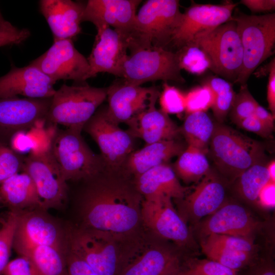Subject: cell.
Masks as SVG:
<instances>
[{
  "instance_id": "cell-1",
  "label": "cell",
  "mask_w": 275,
  "mask_h": 275,
  "mask_svg": "<svg viewBox=\"0 0 275 275\" xmlns=\"http://www.w3.org/2000/svg\"><path fill=\"white\" fill-rule=\"evenodd\" d=\"M79 196L84 227L108 233L116 239L133 233L141 219L143 197L133 178L123 170L105 168L84 180Z\"/></svg>"
},
{
  "instance_id": "cell-2",
  "label": "cell",
  "mask_w": 275,
  "mask_h": 275,
  "mask_svg": "<svg viewBox=\"0 0 275 275\" xmlns=\"http://www.w3.org/2000/svg\"><path fill=\"white\" fill-rule=\"evenodd\" d=\"M208 153L221 175L232 183L249 168L264 161L265 156L260 143L218 122L214 123Z\"/></svg>"
},
{
  "instance_id": "cell-3",
  "label": "cell",
  "mask_w": 275,
  "mask_h": 275,
  "mask_svg": "<svg viewBox=\"0 0 275 275\" xmlns=\"http://www.w3.org/2000/svg\"><path fill=\"white\" fill-rule=\"evenodd\" d=\"M107 97V88L63 85L52 97L46 124L81 131Z\"/></svg>"
},
{
  "instance_id": "cell-4",
  "label": "cell",
  "mask_w": 275,
  "mask_h": 275,
  "mask_svg": "<svg viewBox=\"0 0 275 275\" xmlns=\"http://www.w3.org/2000/svg\"><path fill=\"white\" fill-rule=\"evenodd\" d=\"M243 49L240 73L235 82L246 84L255 70L274 53L275 44V13L248 15L242 13L232 15Z\"/></svg>"
},
{
  "instance_id": "cell-5",
  "label": "cell",
  "mask_w": 275,
  "mask_h": 275,
  "mask_svg": "<svg viewBox=\"0 0 275 275\" xmlns=\"http://www.w3.org/2000/svg\"><path fill=\"white\" fill-rule=\"evenodd\" d=\"M81 132L73 129L58 128L52 140L50 152L66 182L87 180L105 168L101 155L90 148Z\"/></svg>"
},
{
  "instance_id": "cell-6",
  "label": "cell",
  "mask_w": 275,
  "mask_h": 275,
  "mask_svg": "<svg viewBox=\"0 0 275 275\" xmlns=\"http://www.w3.org/2000/svg\"><path fill=\"white\" fill-rule=\"evenodd\" d=\"M182 17L179 1H147L136 13L128 48L144 45L166 48Z\"/></svg>"
},
{
  "instance_id": "cell-7",
  "label": "cell",
  "mask_w": 275,
  "mask_h": 275,
  "mask_svg": "<svg viewBox=\"0 0 275 275\" xmlns=\"http://www.w3.org/2000/svg\"><path fill=\"white\" fill-rule=\"evenodd\" d=\"M123 66L124 80L134 86L161 80L183 82L175 55L173 51L153 45L133 46Z\"/></svg>"
},
{
  "instance_id": "cell-8",
  "label": "cell",
  "mask_w": 275,
  "mask_h": 275,
  "mask_svg": "<svg viewBox=\"0 0 275 275\" xmlns=\"http://www.w3.org/2000/svg\"><path fill=\"white\" fill-rule=\"evenodd\" d=\"M191 42L198 44L207 54L211 70L225 80L235 83L241 70L243 49L235 21L230 19L201 34Z\"/></svg>"
},
{
  "instance_id": "cell-9",
  "label": "cell",
  "mask_w": 275,
  "mask_h": 275,
  "mask_svg": "<svg viewBox=\"0 0 275 275\" xmlns=\"http://www.w3.org/2000/svg\"><path fill=\"white\" fill-rule=\"evenodd\" d=\"M117 240L108 233L84 227L68 232V249L98 275H118L122 253Z\"/></svg>"
},
{
  "instance_id": "cell-10",
  "label": "cell",
  "mask_w": 275,
  "mask_h": 275,
  "mask_svg": "<svg viewBox=\"0 0 275 275\" xmlns=\"http://www.w3.org/2000/svg\"><path fill=\"white\" fill-rule=\"evenodd\" d=\"M83 130L98 145L105 169L123 170L127 158L135 150V138L108 117L106 105L98 108Z\"/></svg>"
},
{
  "instance_id": "cell-11",
  "label": "cell",
  "mask_w": 275,
  "mask_h": 275,
  "mask_svg": "<svg viewBox=\"0 0 275 275\" xmlns=\"http://www.w3.org/2000/svg\"><path fill=\"white\" fill-rule=\"evenodd\" d=\"M39 246L53 247L66 253L68 232L42 208L18 212L13 248L21 255Z\"/></svg>"
},
{
  "instance_id": "cell-12",
  "label": "cell",
  "mask_w": 275,
  "mask_h": 275,
  "mask_svg": "<svg viewBox=\"0 0 275 275\" xmlns=\"http://www.w3.org/2000/svg\"><path fill=\"white\" fill-rule=\"evenodd\" d=\"M141 219L151 231L161 239L179 246L193 245V238L186 222L174 208L172 199L163 196L144 198Z\"/></svg>"
},
{
  "instance_id": "cell-13",
  "label": "cell",
  "mask_w": 275,
  "mask_h": 275,
  "mask_svg": "<svg viewBox=\"0 0 275 275\" xmlns=\"http://www.w3.org/2000/svg\"><path fill=\"white\" fill-rule=\"evenodd\" d=\"M30 64L55 82L60 80H72L82 84L89 79L90 68L88 61L75 48L71 39L54 41L47 51Z\"/></svg>"
},
{
  "instance_id": "cell-14",
  "label": "cell",
  "mask_w": 275,
  "mask_h": 275,
  "mask_svg": "<svg viewBox=\"0 0 275 275\" xmlns=\"http://www.w3.org/2000/svg\"><path fill=\"white\" fill-rule=\"evenodd\" d=\"M22 171L33 180L44 210L63 206L67 199V184L63 180L50 150L40 155L30 153L24 157Z\"/></svg>"
},
{
  "instance_id": "cell-15",
  "label": "cell",
  "mask_w": 275,
  "mask_h": 275,
  "mask_svg": "<svg viewBox=\"0 0 275 275\" xmlns=\"http://www.w3.org/2000/svg\"><path fill=\"white\" fill-rule=\"evenodd\" d=\"M52 97L0 98V142L9 146L12 136L27 131L37 122L45 120Z\"/></svg>"
},
{
  "instance_id": "cell-16",
  "label": "cell",
  "mask_w": 275,
  "mask_h": 275,
  "mask_svg": "<svg viewBox=\"0 0 275 275\" xmlns=\"http://www.w3.org/2000/svg\"><path fill=\"white\" fill-rule=\"evenodd\" d=\"M238 4L227 1L221 5L193 3L183 13L180 24L170 44L178 49L196 38L229 21Z\"/></svg>"
},
{
  "instance_id": "cell-17",
  "label": "cell",
  "mask_w": 275,
  "mask_h": 275,
  "mask_svg": "<svg viewBox=\"0 0 275 275\" xmlns=\"http://www.w3.org/2000/svg\"><path fill=\"white\" fill-rule=\"evenodd\" d=\"M178 255L161 244H146L122 253L118 275H176L182 270Z\"/></svg>"
},
{
  "instance_id": "cell-18",
  "label": "cell",
  "mask_w": 275,
  "mask_h": 275,
  "mask_svg": "<svg viewBox=\"0 0 275 275\" xmlns=\"http://www.w3.org/2000/svg\"><path fill=\"white\" fill-rule=\"evenodd\" d=\"M129 38L110 27L97 30L91 52L87 59L89 78L101 72L122 77L123 64L128 56Z\"/></svg>"
},
{
  "instance_id": "cell-19",
  "label": "cell",
  "mask_w": 275,
  "mask_h": 275,
  "mask_svg": "<svg viewBox=\"0 0 275 275\" xmlns=\"http://www.w3.org/2000/svg\"><path fill=\"white\" fill-rule=\"evenodd\" d=\"M225 179L215 171L209 172L198 182L194 189L178 200L185 221L198 224L203 217L216 211L225 202Z\"/></svg>"
},
{
  "instance_id": "cell-20",
  "label": "cell",
  "mask_w": 275,
  "mask_h": 275,
  "mask_svg": "<svg viewBox=\"0 0 275 275\" xmlns=\"http://www.w3.org/2000/svg\"><path fill=\"white\" fill-rule=\"evenodd\" d=\"M141 2L140 0H89L86 3L81 22H92L96 30L112 26L130 38L134 30L136 10Z\"/></svg>"
},
{
  "instance_id": "cell-21",
  "label": "cell",
  "mask_w": 275,
  "mask_h": 275,
  "mask_svg": "<svg viewBox=\"0 0 275 275\" xmlns=\"http://www.w3.org/2000/svg\"><path fill=\"white\" fill-rule=\"evenodd\" d=\"M199 232L204 238L213 234H224L252 238L260 224L242 205L224 203L214 213L198 224Z\"/></svg>"
},
{
  "instance_id": "cell-22",
  "label": "cell",
  "mask_w": 275,
  "mask_h": 275,
  "mask_svg": "<svg viewBox=\"0 0 275 275\" xmlns=\"http://www.w3.org/2000/svg\"><path fill=\"white\" fill-rule=\"evenodd\" d=\"M160 93L157 88L151 95L147 107L126 123L127 131L134 138L142 139L146 144L177 139L180 134V127L169 115L156 108Z\"/></svg>"
},
{
  "instance_id": "cell-23",
  "label": "cell",
  "mask_w": 275,
  "mask_h": 275,
  "mask_svg": "<svg viewBox=\"0 0 275 275\" xmlns=\"http://www.w3.org/2000/svg\"><path fill=\"white\" fill-rule=\"evenodd\" d=\"M56 82L31 64L23 67L12 65L10 70L0 77V98L22 95L27 98L52 97Z\"/></svg>"
},
{
  "instance_id": "cell-24",
  "label": "cell",
  "mask_w": 275,
  "mask_h": 275,
  "mask_svg": "<svg viewBox=\"0 0 275 275\" xmlns=\"http://www.w3.org/2000/svg\"><path fill=\"white\" fill-rule=\"evenodd\" d=\"M157 89L154 86L132 85L124 80L114 83L107 88L108 117L118 125L126 123L147 107L151 95Z\"/></svg>"
},
{
  "instance_id": "cell-25",
  "label": "cell",
  "mask_w": 275,
  "mask_h": 275,
  "mask_svg": "<svg viewBox=\"0 0 275 275\" xmlns=\"http://www.w3.org/2000/svg\"><path fill=\"white\" fill-rule=\"evenodd\" d=\"M86 3L71 0H41L40 11L53 34L54 41L71 39L81 32Z\"/></svg>"
},
{
  "instance_id": "cell-26",
  "label": "cell",
  "mask_w": 275,
  "mask_h": 275,
  "mask_svg": "<svg viewBox=\"0 0 275 275\" xmlns=\"http://www.w3.org/2000/svg\"><path fill=\"white\" fill-rule=\"evenodd\" d=\"M185 148L177 139L146 144L129 155L123 170L133 178L136 177L153 168L168 164L170 159L178 156Z\"/></svg>"
},
{
  "instance_id": "cell-27",
  "label": "cell",
  "mask_w": 275,
  "mask_h": 275,
  "mask_svg": "<svg viewBox=\"0 0 275 275\" xmlns=\"http://www.w3.org/2000/svg\"><path fill=\"white\" fill-rule=\"evenodd\" d=\"M135 187L144 198L163 196L180 200L188 188L180 183L173 168L161 164L133 178Z\"/></svg>"
},
{
  "instance_id": "cell-28",
  "label": "cell",
  "mask_w": 275,
  "mask_h": 275,
  "mask_svg": "<svg viewBox=\"0 0 275 275\" xmlns=\"http://www.w3.org/2000/svg\"><path fill=\"white\" fill-rule=\"evenodd\" d=\"M0 203L10 211L17 212L43 209L33 180L24 172L12 176L0 184Z\"/></svg>"
},
{
  "instance_id": "cell-29",
  "label": "cell",
  "mask_w": 275,
  "mask_h": 275,
  "mask_svg": "<svg viewBox=\"0 0 275 275\" xmlns=\"http://www.w3.org/2000/svg\"><path fill=\"white\" fill-rule=\"evenodd\" d=\"M214 128V123L206 112H197L187 115L180 127V132L187 146L197 148L206 154L208 153Z\"/></svg>"
},
{
  "instance_id": "cell-30",
  "label": "cell",
  "mask_w": 275,
  "mask_h": 275,
  "mask_svg": "<svg viewBox=\"0 0 275 275\" xmlns=\"http://www.w3.org/2000/svg\"><path fill=\"white\" fill-rule=\"evenodd\" d=\"M172 168L177 177L187 184L198 183L211 170L206 154L189 146L178 156Z\"/></svg>"
},
{
  "instance_id": "cell-31",
  "label": "cell",
  "mask_w": 275,
  "mask_h": 275,
  "mask_svg": "<svg viewBox=\"0 0 275 275\" xmlns=\"http://www.w3.org/2000/svg\"><path fill=\"white\" fill-rule=\"evenodd\" d=\"M66 253L53 247L39 246L20 256L28 257L41 275H69Z\"/></svg>"
},
{
  "instance_id": "cell-32",
  "label": "cell",
  "mask_w": 275,
  "mask_h": 275,
  "mask_svg": "<svg viewBox=\"0 0 275 275\" xmlns=\"http://www.w3.org/2000/svg\"><path fill=\"white\" fill-rule=\"evenodd\" d=\"M266 165L264 162L254 164L233 182L237 195L248 203H257L261 189L270 181Z\"/></svg>"
},
{
  "instance_id": "cell-33",
  "label": "cell",
  "mask_w": 275,
  "mask_h": 275,
  "mask_svg": "<svg viewBox=\"0 0 275 275\" xmlns=\"http://www.w3.org/2000/svg\"><path fill=\"white\" fill-rule=\"evenodd\" d=\"M212 90L214 101L211 107L217 122L223 123L232 107L236 93L231 82L218 77H212L206 82Z\"/></svg>"
},
{
  "instance_id": "cell-34",
  "label": "cell",
  "mask_w": 275,
  "mask_h": 275,
  "mask_svg": "<svg viewBox=\"0 0 275 275\" xmlns=\"http://www.w3.org/2000/svg\"><path fill=\"white\" fill-rule=\"evenodd\" d=\"M178 66L190 73L201 75L210 69V60L205 51L195 43H189L175 52Z\"/></svg>"
},
{
  "instance_id": "cell-35",
  "label": "cell",
  "mask_w": 275,
  "mask_h": 275,
  "mask_svg": "<svg viewBox=\"0 0 275 275\" xmlns=\"http://www.w3.org/2000/svg\"><path fill=\"white\" fill-rule=\"evenodd\" d=\"M201 246L202 252L208 259L219 263L236 271L249 265L253 255L230 251L202 241Z\"/></svg>"
},
{
  "instance_id": "cell-36",
  "label": "cell",
  "mask_w": 275,
  "mask_h": 275,
  "mask_svg": "<svg viewBox=\"0 0 275 275\" xmlns=\"http://www.w3.org/2000/svg\"><path fill=\"white\" fill-rule=\"evenodd\" d=\"M18 218V212L10 211L1 221L0 228V275L9 262L13 248L15 230Z\"/></svg>"
},
{
  "instance_id": "cell-37",
  "label": "cell",
  "mask_w": 275,
  "mask_h": 275,
  "mask_svg": "<svg viewBox=\"0 0 275 275\" xmlns=\"http://www.w3.org/2000/svg\"><path fill=\"white\" fill-rule=\"evenodd\" d=\"M258 104L249 91L247 85H241L229 112L231 121L237 125L242 120L253 115Z\"/></svg>"
},
{
  "instance_id": "cell-38",
  "label": "cell",
  "mask_w": 275,
  "mask_h": 275,
  "mask_svg": "<svg viewBox=\"0 0 275 275\" xmlns=\"http://www.w3.org/2000/svg\"><path fill=\"white\" fill-rule=\"evenodd\" d=\"M185 112L187 115L197 112H206L211 108L214 101L213 92L206 84L191 89L185 94Z\"/></svg>"
},
{
  "instance_id": "cell-39",
  "label": "cell",
  "mask_w": 275,
  "mask_h": 275,
  "mask_svg": "<svg viewBox=\"0 0 275 275\" xmlns=\"http://www.w3.org/2000/svg\"><path fill=\"white\" fill-rule=\"evenodd\" d=\"M202 242L238 252L253 254L255 250L252 239L224 234H211L204 238Z\"/></svg>"
},
{
  "instance_id": "cell-40",
  "label": "cell",
  "mask_w": 275,
  "mask_h": 275,
  "mask_svg": "<svg viewBox=\"0 0 275 275\" xmlns=\"http://www.w3.org/2000/svg\"><path fill=\"white\" fill-rule=\"evenodd\" d=\"M56 125L48 127L34 126L26 131L30 146V153L35 155L44 154L50 150L52 138L58 129Z\"/></svg>"
},
{
  "instance_id": "cell-41",
  "label": "cell",
  "mask_w": 275,
  "mask_h": 275,
  "mask_svg": "<svg viewBox=\"0 0 275 275\" xmlns=\"http://www.w3.org/2000/svg\"><path fill=\"white\" fill-rule=\"evenodd\" d=\"M24 157L0 142V184L22 170Z\"/></svg>"
},
{
  "instance_id": "cell-42",
  "label": "cell",
  "mask_w": 275,
  "mask_h": 275,
  "mask_svg": "<svg viewBox=\"0 0 275 275\" xmlns=\"http://www.w3.org/2000/svg\"><path fill=\"white\" fill-rule=\"evenodd\" d=\"M158 99L160 109L168 115L180 114L185 111V94L167 82L164 83Z\"/></svg>"
},
{
  "instance_id": "cell-43",
  "label": "cell",
  "mask_w": 275,
  "mask_h": 275,
  "mask_svg": "<svg viewBox=\"0 0 275 275\" xmlns=\"http://www.w3.org/2000/svg\"><path fill=\"white\" fill-rule=\"evenodd\" d=\"M236 272L208 259L190 262L181 271L182 275H237Z\"/></svg>"
},
{
  "instance_id": "cell-44",
  "label": "cell",
  "mask_w": 275,
  "mask_h": 275,
  "mask_svg": "<svg viewBox=\"0 0 275 275\" xmlns=\"http://www.w3.org/2000/svg\"><path fill=\"white\" fill-rule=\"evenodd\" d=\"M4 275H41L31 261L26 257L20 256L9 261Z\"/></svg>"
},
{
  "instance_id": "cell-45",
  "label": "cell",
  "mask_w": 275,
  "mask_h": 275,
  "mask_svg": "<svg viewBox=\"0 0 275 275\" xmlns=\"http://www.w3.org/2000/svg\"><path fill=\"white\" fill-rule=\"evenodd\" d=\"M66 262L69 275H98L85 261L68 248L66 253Z\"/></svg>"
},
{
  "instance_id": "cell-46",
  "label": "cell",
  "mask_w": 275,
  "mask_h": 275,
  "mask_svg": "<svg viewBox=\"0 0 275 275\" xmlns=\"http://www.w3.org/2000/svg\"><path fill=\"white\" fill-rule=\"evenodd\" d=\"M237 125L264 138H269L273 132L272 130L266 126L254 115L242 120Z\"/></svg>"
},
{
  "instance_id": "cell-47",
  "label": "cell",
  "mask_w": 275,
  "mask_h": 275,
  "mask_svg": "<svg viewBox=\"0 0 275 275\" xmlns=\"http://www.w3.org/2000/svg\"><path fill=\"white\" fill-rule=\"evenodd\" d=\"M30 35V32L26 29L13 32L0 29V47L19 44L25 41Z\"/></svg>"
},
{
  "instance_id": "cell-48",
  "label": "cell",
  "mask_w": 275,
  "mask_h": 275,
  "mask_svg": "<svg viewBox=\"0 0 275 275\" xmlns=\"http://www.w3.org/2000/svg\"><path fill=\"white\" fill-rule=\"evenodd\" d=\"M268 78L267 86V100L268 108L275 117V60L273 58L269 63Z\"/></svg>"
},
{
  "instance_id": "cell-49",
  "label": "cell",
  "mask_w": 275,
  "mask_h": 275,
  "mask_svg": "<svg viewBox=\"0 0 275 275\" xmlns=\"http://www.w3.org/2000/svg\"><path fill=\"white\" fill-rule=\"evenodd\" d=\"M275 182L269 181L261 189L257 199V203L266 208L274 206Z\"/></svg>"
},
{
  "instance_id": "cell-50",
  "label": "cell",
  "mask_w": 275,
  "mask_h": 275,
  "mask_svg": "<svg viewBox=\"0 0 275 275\" xmlns=\"http://www.w3.org/2000/svg\"><path fill=\"white\" fill-rule=\"evenodd\" d=\"M240 3L253 13L271 12L275 10L274 0H241Z\"/></svg>"
},
{
  "instance_id": "cell-51",
  "label": "cell",
  "mask_w": 275,
  "mask_h": 275,
  "mask_svg": "<svg viewBox=\"0 0 275 275\" xmlns=\"http://www.w3.org/2000/svg\"><path fill=\"white\" fill-rule=\"evenodd\" d=\"M9 146L15 152L21 154L28 150L30 146L26 135V131H19L11 138Z\"/></svg>"
},
{
  "instance_id": "cell-52",
  "label": "cell",
  "mask_w": 275,
  "mask_h": 275,
  "mask_svg": "<svg viewBox=\"0 0 275 275\" xmlns=\"http://www.w3.org/2000/svg\"><path fill=\"white\" fill-rule=\"evenodd\" d=\"M246 275H275L273 263L267 260L261 261L252 266Z\"/></svg>"
},
{
  "instance_id": "cell-53",
  "label": "cell",
  "mask_w": 275,
  "mask_h": 275,
  "mask_svg": "<svg viewBox=\"0 0 275 275\" xmlns=\"http://www.w3.org/2000/svg\"><path fill=\"white\" fill-rule=\"evenodd\" d=\"M254 115L266 126L273 130L275 117L270 112L259 104Z\"/></svg>"
},
{
  "instance_id": "cell-54",
  "label": "cell",
  "mask_w": 275,
  "mask_h": 275,
  "mask_svg": "<svg viewBox=\"0 0 275 275\" xmlns=\"http://www.w3.org/2000/svg\"><path fill=\"white\" fill-rule=\"evenodd\" d=\"M0 29L6 31H15L18 29L13 26L10 22L6 20L0 11Z\"/></svg>"
},
{
  "instance_id": "cell-55",
  "label": "cell",
  "mask_w": 275,
  "mask_h": 275,
  "mask_svg": "<svg viewBox=\"0 0 275 275\" xmlns=\"http://www.w3.org/2000/svg\"><path fill=\"white\" fill-rule=\"evenodd\" d=\"M267 172L268 173L270 180L275 182V161L274 159L269 161L266 165Z\"/></svg>"
},
{
  "instance_id": "cell-56",
  "label": "cell",
  "mask_w": 275,
  "mask_h": 275,
  "mask_svg": "<svg viewBox=\"0 0 275 275\" xmlns=\"http://www.w3.org/2000/svg\"><path fill=\"white\" fill-rule=\"evenodd\" d=\"M176 275H182V274H181V272H179L178 274H177Z\"/></svg>"
}]
</instances>
